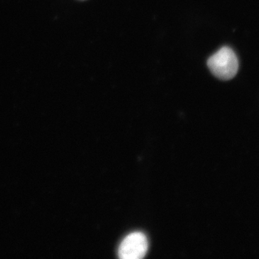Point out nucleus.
<instances>
[{
  "label": "nucleus",
  "instance_id": "1",
  "mask_svg": "<svg viewBox=\"0 0 259 259\" xmlns=\"http://www.w3.org/2000/svg\"><path fill=\"white\" fill-rule=\"evenodd\" d=\"M207 66L218 79L230 80L238 72L239 63L234 51L225 47L209 58Z\"/></svg>",
  "mask_w": 259,
  "mask_h": 259
},
{
  "label": "nucleus",
  "instance_id": "2",
  "mask_svg": "<svg viewBox=\"0 0 259 259\" xmlns=\"http://www.w3.org/2000/svg\"><path fill=\"white\" fill-rule=\"evenodd\" d=\"M148 248L146 236L141 232H134L121 242L118 255L122 259H141L146 255Z\"/></svg>",
  "mask_w": 259,
  "mask_h": 259
}]
</instances>
